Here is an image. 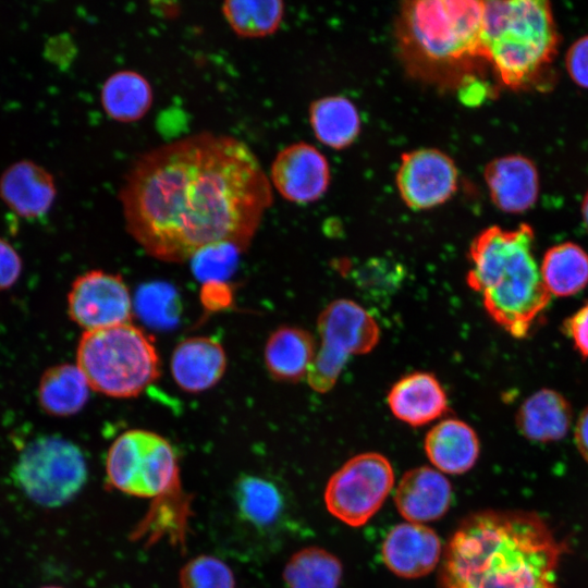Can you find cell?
<instances>
[{
	"mask_svg": "<svg viewBox=\"0 0 588 588\" xmlns=\"http://www.w3.org/2000/svg\"><path fill=\"white\" fill-rule=\"evenodd\" d=\"M118 197L136 243L158 260L183 262L219 244L245 250L272 185L244 142L199 132L138 156Z\"/></svg>",
	"mask_w": 588,
	"mask_h": 588,
	"instance_id": "obj_1",
	"label": "cell"
},
{
	"mask_svg": "<svg viewBox=\"0 0 588 588\" xmlns=\"http://www.w3.org/2000/svg\"><path fill=\"white\" fill-rule=\"evenodd\" d=\"M565 550L534 512L479 511L466 516L451 536L438 588H558Z\"/></svg>",
	"mask_w": 588,
	"mask_h": 588,
	"instance_id": "obj_2",
	"label": "cell"
},
{
	"mask_svg": "<svg viewBox=\"0 0 588 588\" xmlns=\"http://www.w3.org/2000/svg\"><path fill=\"white\" fill-rule=\"evenodd\" d=\"M534 244L532 228L520 223L513 230L491 225L469 247L467 284L481 295L491 319L515 339L529 334L551 299Z\"/></svg>",
	"mask_w": 588,
	"mask_h": 588,
	"instance_id": "obj_3",
	"label": "cell"
},
{
	"mask_svg": "<svg viewBox=\"0 0 588 588\" xmlns=\"http://www.w3.org/2000/svg\"><path fill=\"white\" fill-rule=\"evenodd\" d=\"M559 34L543 0L485 1L480 58L509 88L529 84L552 61Z\"/></svg>",
	"mask_w": 588,
	"mask_h": 588,
	"instance_id": "obj_4",
	"label": "cell"
},
{
	"mask_svg": "<svg viewBox=\"0 0 588 588\" xmlns=\"http://www.w3.org/2000/svg\"><path fill=\"white\" fill-rule=\"evenodd\" d=\"M76 365L91 390L111 397H134L160 376L154 339L132 322L84 331Z\"/></svg>",
	"mask_w": 588,
	"mask_h": 588,
	"instance_id": "obj_5",
	"label": "cell"
},
{
	"mask_svg": "<svg viewBox=\"0 0 588 588\" xmlns=\"http://www.w3.org/2000/svg\"><path fill=\"white\" fill-rule=\"evenodd\" d=\"M485 1H408L402 11V37L417 58L452 65L480 58Z\"/></svg>",
	"mask_w": 588,
	"mask_h": 588,
	"instance_id": "obj_6",
	"label": "cell"
},
{
	"mask_svg": "<svg viewBox=\"0 0 588 588\" xmlns=\"http://www.w3.org/2000/svg\"><path fill=\"white\" fill-rule=\"evenodd\" d=\"M106 473L111 487L135 497H161L179 488V464L172 445L145 429L126 430L112 442Z\"/></svg>",
	"mask_w": 588,
	"mask_h": 588,
	"instance_id": "obj_7",
	"label": "cell"
},
{
	"mask_svg": "<svg viewBox=\"0 0 588 588\" xmlns=\"http://www.w3.org/2000/svg\"><path fill=\"white\" fill-rule=\"evenodd\" d=\"M13 477L35 503L59 506L82 489L87 467L82 451L74 443L61 437L44 436L23 449Z\"/></svg>",
	"mask_w": 588,
	"mask_h": 588,
	"instance_id": "obj_8",
	"label": "cell"
},
{
	"mask_svg": "<svg viewBox=\"0 0 588 588\" xmlns=\"http://www.w3.org/2000/svg\"><path fill=\"white\" fill-rule=\"evenodd\" d=\"M317 327L321 344L306 377L313 390L324 393L335 384L351 355L369 353L377 345L380 329L366 309L350 299L329 304Z\"/></svg>",
	"mask_w": 588,
	"mask_h": 588,
	"instance_id": "obj_9",
	"label": "cell"
},
{
	"mask_svg": "<svg viewBox=\"0 0 588 588\" xmlns=\"http://www.w3.org/2000/svg\"><path fill=\"white\" fill-rule=\"evenodd\" d=\"M394 485V471L382 454L355 455L328 480L324 503L331 515L342 523L365 525L382 506Z\"/></svg>",
	"mask_w": 588,
	"mask_h": 588,
	"instance_id": "obj_10",
	"label": "cell"
},
{
	"mask_svg": "<svg viewBox=\"0 0 588 588\" xmlns=\"http://www.w3.org/2000/svg\"><path fill=\"white\" fill-rule=\"evenodd\" d=\"M70 318L85 331L131 322L133 303L119 274L90 270L75 279L68 295Z\"/></svg>",
	"mask_w": 588,
	"mask_h": 588,
	"instance_id": "obj_11",
	"label": "cell"
},
{
	"mask_svg": "<svg viewBox=\"0 0 588 588\" xmlns=\"http://www.w3.org/2000/svg\"><path fill=\"white\" fill-rule=\"evenodd\" d=\"M458 171L453 159L436 148L405 152L396 171V187L412 210H427L444 204L456 192Z\"/></svg>",
	"mask_w": 588,
	"mask_h": 588,
	"instance_id": "obj_12",
	"label": "cell"
},
{
	"mask_svg": "<svg viewBox=\"0 0 588 588\" xmlns=\"http://www.w3.org/2000/svg\"><path fill=\"white\" fill-rule=\"evenodd\" d=\"M271 185L284 199L296 204L318 200L330 184V167L326 157L305 142L282 148L270 166Z\"/></svg>",
	"mask_w": 588,
	"mask_h": 588,
	"instance_id": "obj_13",
	"label": "cell"
},
{
	"mask_svg": "<svg viewBox=\"0 0 588 588\" xmlns=\"http://www.w3.org/2000/svg\"><path fill=\"white\" fill-rule=\"evenodd\" d=\"M381 556L396 576L419 578L431 573L441 562L442 544L432 528L406 522L389 530L381 546Z\"/></svg>",
	"mask_w": 588,
	"mask_h": 588,
	"instance_id": "obj_14",
	"label": "cell"
},
{
	"mask_svg": "<svg viewBox=\"0 0 588 588\" xmlns=\"http://www.w3.org/2000/svg\"><path fill=\"white\" fill-rule=\"evenodd\" d=\"M492 203L502 211L520 213L534 206L539 194V174L529 158L507 155L492 159L483 170Z\"/></svg>",
	"mask_w": 588,
	"mask_h": 588,
	"instance_id": "obj_15",
	"label": "cell"
},
{
	"mask_svg": "<svg viewBox=\"0 0 588 588\" xmlns=\"http://www.w3.org/2000/svg\"><path fill=\"white\" fill-rule=\"evenodd\" d=\"M452 486L442 473L420 466L406 471L395 490L394 503L405 520L424 524L449 511Z\"/></svg>",
	"mask_w": 588,
	"mask_h": 588,
	"instance_id": "obj_16",
	"label": "cell"
},
{
	"mask_svg": "<svg viewBox=\"0 0 588 588\" xmlns=\"http://www.w3.org/2000/svg\"><path fill=\"white\" fill-rule=\"evenodd\" d=\"M170 369L181 390L188 393L204 392L223 377L226 354L222 344L213 338H187L174 347Z\"/></svg>",
	"mask_w": 588,
	"mask_h": 588,
	"instance_id": "obj_17",
	"label": "cell"
},
{
	"mask_svg": "<svg viewBox=\"0 0 588 588\" xmlns=\"http://www.w3.org/2000/svg\"><path fill=\"white\" fill-rule=\"evenodd\" d=\"M57 195L56 182L44 167L21 160L0 176V196L23 218H39L48 212Z\"/></svg>",
	"mask_w": 588,
	"mask_h": 588,
	"instance_id": "obj_18",
	"label": "cell"
},
{
	"mask_svg": "<svg viewBox=\"0 0 588 588\" xmlns=\"http://www.w3.org/2000/svg\"><path fill=\"white\" fill-rule=\"evenodd\" d=\"M388 405L397 419L419 427L446 413L448 396L433 375L417 371L393 384L388 394Z\"/></svg>",
	"mask_w": 588,
	"mask_h": 588,
	"instance_id": "obj_19",
	"label": "cell"
},
{
	"mask_svg": "<svg viewBox=\"0 0 588 588\" xmlns=\"http://www.w3.org/2000/svg\"><path fill=\"white\" fill-rule=\"evenodd\" d=\"M425 452L440 471L461 475L474 467L480 453L475 430L465 421L449 418L433 426L425 438Z\"/></svg>",
	"mask_w": 588,
	"mask_h": 588,
	"instance_id": "obj_20",
	"label": "cell"
},
{
	"mask_svg": "<svg viewBox=\"0 0 588 588\" xmlns=\"http://www.w3.org/2000/svg\"><path fill=\"white\" fill-rule=\"evenodd\" d=\"M569 402L558 391L541 389L529 395L516 416L518 431L528 440L553 442L563 439L572 425Z\"/></svg>",
	"mask_w": 588,
	"mask_h": 588,
	"instance_id": "obj_21",
	"label": "cell"
},
{
	"mask_svg": "<svg viewBox=\"0 0 588 588\" xmlns=\"http://www.w3.org/2000/svg\"><path fill=\"white\" fill-rule=\"evenodd\" d=\"M265 364L277 381L296 382L307 376L315 357L313 335L298 327L282 326L268 338Z\"/></svg>",
	"mask_w": 588,
	"mask_h": 588,
	"instance_id": "obj_22",
	"label": "cell"
},
{
	"mask_svg": "<svg viewBox=\"0 0 588 588\" xmlns=\"http://www.w3.org/2000/svg\"><path fill=\"white\" fill-rule=\"evenodd\" d=\"M154 102L149 81L134 70H119L110 74L100 89V105L113 121L133 123L143 119Z\"/></svg>",
	"mask_w": 588,
	"mask_h": 588,
	"instance_id": "obj_23",
	"label": "cell"
},
{
	"mask_svg": "<svg viewBox=\"0 0 588 588\" xmlns=\"http://www.w3.org/2000/svg\"><path fill=\"white\" fill-rule=\"evenodd\" d=\"M89 390L90 387L77 365H57L47 369L40 378L39 405L49 415L72 416L86 405Z\"/></svg>",
	"mask_w": 588,
	"mask_h": 588,
	"instance_id": "obj_24",
	"label": "cell"
},
{
	"mask_svg": "<svg viewBox=\"0 0 588 588\" xmlns=\"http://www.w3.org/2000/svg\"><path fill=\"white\" fill-rule=\"evenodd\" d=\"M314 134L332 149L348 147L358 136L360 118L355 105L343 96L317 99L309 108Z\"/></svg>",
	"mask_w": 588,
	"mask_h": 588,
	"instance_id": "obj_25",
	"label": "cell"
},
{
	"mask_svg": "<svg viewBox=\"0 0 588 588\" xmlns=\"http://www.w3.org/2000/svg\"><path fill=\"white\" fill-rule=\"evenodd\" d=\"M540 272L551 295L573 296L588 285V254L573 242L554 245L544 253Z\"/></svg>",
	"mask_w": 588,
	"mask_h": 588,
	"instance_id": "obj_26",
	"label": "cell"
},
{
	"mask_svg": "<svg viewBox=\"0 0 588 588\" xmlns=\"http://www.w3.org/2000/svg\"><path fill=\"white\" fill-rule=\"evenodd\" d=\"M342 564L329 551L309 547L294 553L283 571L285 588H339Z\"/></svg>",
	"mask_w": 588,
	"mask_h": 588,
	"instance_id": "obj_27",
	"label": "cell"
},
{
	"mask_svg": "<svg viewBox=\"0 0 588 588\" xmlns=\"http://www.w3.org/2000/svg\"><path fill=\"white\" fill-rule=\"evenodd\" d=\"M221 12L237 36L260 38L279 28L284 15V3L279 0L225 1Z\"/></svg>",
	"mask_w": 588,
	"mask_h": 588,
	"instance_id": "obj_28",
	"label": "cell"
},
{
	"mask_svg": "<svg viewBox=\"0 0 588 588\" xmlns=\"http://www.w3.org/2000/svg\"><path fill=\"white\" fill-rule=\"evenodd\" d=\"M235 500L240 514L258 526L274 523L283 507L278 488L272 482L254 476H245L238 480Z\"/></svg>",
	"mask_w": 588,
	"mask_h": 588,
	"instance_id": "obj_29",
	"label": "cell"
},
{
	"mask_svg": "<svg viewBox=\"0 0 588 588\" xmlns=\"http://www.w3.org/2000/svg\"><path fill=\"white\" fill-rule=\"evenodd\" d=\"M181 588H234L230 567L216 556L199 555L180 572Z\"/></svg>",
	"mask_w": 588,
	"mask_h": 588,
	"instance_id": "obj_30",
	"label": "cell"
},
{
	"mask_svg": "<svg viewBox=\"0 0 588 588\" xmlns=\"http://www.w3.org/2000/svg\"><path fill=\"white\" fill-rule=\"evenodd\" d=\"M354 278L368 292H378L380 286L381 293H389L403 278V269L385 259L369 260L356 269Z\"/></svg>",
	"mask_w": 588,
	"mask_h": 588,
	"instance_id": "obj_31",
	"label": "cell"
},
{
	"mask_svg": "<svg viewBox=\"0 0 588 588\" xmlns=\"http://www.w3.org/2000/svg\"><path fill=\"white\" fill-rule=\"evenodd\" d=\"M565 66L571 79L579 87L588 88V34L568 48Z\"/></svg>",
	"mask_w": 588,
	"mask_h": 588,
	"instance_id": "obj_32",
	"label": "cell"
},
{
	"mask_svg": "<svg viewBox=\"0 0 588 588\" xmlns=\"http://www.w3.org/2000/svg\"><path fill=\"white\" fill-rule=\"evenodd\" d=\"M563 331L573 341L576 351L588 358V303L564 321Z\"/></svg>",
	"mask_w": 588,
	"mask_h": 588,
	"instance_id": "obj_33",
	"label": "cell"
},
{
	"mask_svg": "<svg viewBox=\"0 0 588 588\" xmlns=\"http://www.w3.org/2000/svg\"><path fill=\"white\" fill-rule=\"evenodd\" d=\"M22 271V260L17 252L0 237V291L11 287Z\"/></svg>",
	"mask_w": 588,
	"mask_h": 588,
	"instance_id": "obj_34",
	"label": "cell"
},
{
	"mask_svg": "<svg viewBox=\"0 0 588 588\" xmlns=\"http://www.w3.org/2000/svg\"><path fill=\"white\" fill-rule=\"evenodd\" d=\"M575 443L581 457L588 464V406L579 415L575 426Z\"/></svg>",
	"mask_w": 588,
	"mask_h": 588,
	"instance_id": "obj_35",
	"label": "cell"
},
{
	"mask_svg": "<svg viewBox=\"0 0 588 588\" xmlns=\"http://www.w3.org/2000/svg\"><path fill=\"white\" fill-rule=\"evenodd\" d=\"M581 216L585 226L588 231V191L586 192L581 203Z\"/></svg>",
	"mask_w": 588,
	"mask_h": 588,
	"instance_id": "obj_36",
	"label": "cell"
},
{
	"mask_svg": "<svg viewBox=\"0 0 588 588\" xmlns=\"http://www.w3.org/2000/svg\"><path fill=\"white\" fill-rule=\"evenodd\" d=\"M41 588H61V587H58V586H45V587H41Z\"/></svg>",
	"mask_w": 588,
	"mask_h": 588,
	"instance_id": "obj_37",
	"label": "cell"
}]
</instances>
